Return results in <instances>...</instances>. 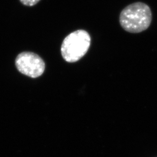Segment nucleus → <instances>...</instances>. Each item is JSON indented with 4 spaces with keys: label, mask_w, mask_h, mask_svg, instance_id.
Here are the masks:
<instances>
[{
    "label": "nucleus",
    "mask_w": 157,
    "mask_h": 157,
    "mask_svg": "<svg viewBox=\"0 0 157 157\" xmlns=\"http://www.w3.org/2000/svg\"><path fill=\"white\" fill-rule=\"evenodd\" d=\"M152 21L150 7L143 2L132 4L124 8L119 22L124 30L132 33H140L150 26Z\"/></svg>",
    "instance_id": "nucleus-1"
},
{
    "label": "nucleus",
    "mask_w": 157,
    "mask_h": 157,
    "mask_svg": "<svg viewBox=\"0 0 157 157\" xmlns=\"http://www.w3.org/2000/svg\"><path fill=\"white\" fill-rule=\"evenodd\" d=\"M15 65L17 70L32 78L40 77L45 70V63L42 58L33 52H23L17 56Z\"/></svg>",
    "instance_id": "nucleus-3"
},
{
    "label": "nucleus",
    "mask_w": 157,
    "mask_h": 157,
    "mask_svg": "<svg viewBox=\"0 0 157 157\" xmlns=\"http://www.w3.org/2000/svg\"><path fill=\"white\" fill-rule=\"evenodd\" d=\"M40 0H20V1L25 6H32L37 4Z\"/></svg>",
    "instance_id": "nucleus-4"
},
{
    "label": "nucleus",
    "mask_w": 157,
    "mask_h": 157,
    "mask_svg": "<svg viewBox=\"0 0 157 157\" xmlns=\"http://www.w3.org/2000/svg\"><path fill=\"white\" fill-rule=\"evenodd\" d=\"M91 38L86 31L78 30L69 34L61 45L63 58L67 62H77L87 53L90 47Z\"/></svg>",
    "instance_id": "nucleus-2"
}]
</instances>
